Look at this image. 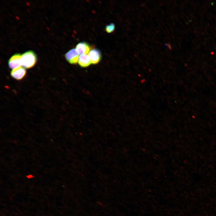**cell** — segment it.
<instances>
[{
    "label": "cell",
    "mask_w": 216,
    "mask_h": 216,
    "mask_svg": "<svg viewBox=\"0 0 216 216\" xmlns=\"http://www.w3.org/2000/svg\"><path fill=\"white\" fill-rule=\"evenodd\" d=\"M37 60L35 53L32 51H28L21 55V66L25 68L29 69L33 67Z\"/></svg>",
    "instance_id": "cell-1"
},
{
    "label": "cell",
    "mask_w": 216,
    "mask_h": 216,
    "mask_svg": "<svg viewBox=\"0 0 216 216\" xmlns=\"http://www.w3.org/2000/svg\"><path fill=\"white\" fill-rule=\"evenodd\" d=\"M79 54L76 49L73 48L69 50L65 55V58L70 63L76 64L78 62Z\"/></svg>",
    "instance_id": "cell-2"
},
{
    "label": "cell",
    "mask_w": 216,
    "mask_h": 216,
    "mask_svg": "<svg viewBox=\"0 0 216 216\" xmlns=\"http://www.w3.org/2000/svg\"><path fill=\"white\" fill-rule=\"evenodd\" d=\"M26 71L25 68L21 66L12 69L10 72L11 76L17 80H22L26 76Z\"/></svg>",
    "instance_id": "cell-3"
},
{
    "label": "cell",
    "mask_w": 216,
    "mask_h": 216,
    "mask_svg": "<svg viewBox=\"0 0 216 216\" xmlns=\"http://www.w3.org/2000/svg\"><path fill=\"white\" fill-rule=\"evenodd\" d=\"M21 55L19 53L15 54L12 56L8 62L9 68L12 70L21 66Z\"/></svg>",
    "instance_id": "cell-4"
},
{
    "label": "cell",
    "mask_w": 216,
    "mask_h": 216,
    "mask_svg": "<svg viewBox=\"0 0 216 216\" xmlns=\"http://www.w3.org/2000/svg\"><path fill=\"white\" fill-rule=\"evenodd\" d=\"M88 56L91 63L93 64L98 63L101 58L100 52L97 49H93L90 50Z\"/></svg>",
    "instance_id": "cell-5"
},
{
    "label": "cell",
    "mask_w": 216,
    "mask_h": 216,
    "mask_svg": "<svg viewBox=\"0 0 216 216\" xmlns=\"http://www.w3.org/2000/svg\"><path fill=\"white\" fill-rule=\"evenodd\" d=\"M76 49L79 55H85L89 52L90 47L87 43L81 42L77 44Z\"/></svg>",
    "instance_id": "cell-6"
},
{
    "label": "cell",
    "mask_w": 216,
    "mask_h": 216,
    "mask_svg": "<svg viewBox=\"0 0 216 216\" xmlns=\"http://www.w3.org/2000/svg\"><path fill=\"white\" fill-rule=\"evenodd\" d=\"M78 63L82 68L88 67L92 64L87 54L80 55L79 56Z\"/></svg>",
    "instance_id": "cell-7"
},
{
    "label": "cell",
    "mask_w": 216,
    "mask_h": 216,
    "mask_svg": "<svg viewBox=\"0 0 216 216\" xmlns=\"http://www.w3.org/2000/svg\"><path fill=\"white\" fill-rule=\"evenodd\" d=\"M115 25L114 23H112L106 26L105 29L107 33H110L113 32L115 30Z\"/></svg>",
    "instance_id": "cell-8"
}]
</instances>
